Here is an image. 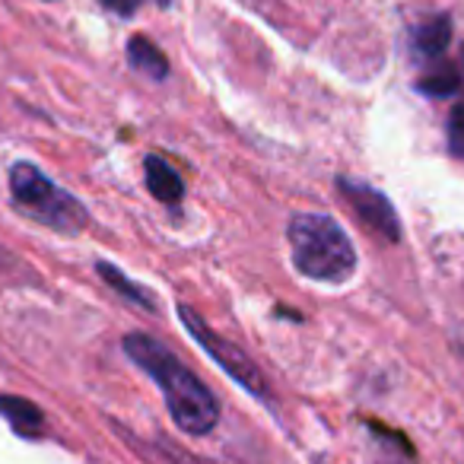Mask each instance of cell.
I'll list each match as a JSON object with an SVG mask.
<instances>
[{
  "label": "cell",
  "instance_id": "cell-6",
  "mask_svg": "<svg viewBox=\"0 0 464 464\" xmlns=\"http://www.w3.org/2000/svg\"><path fill=\"white\" fill-rule=\"evenodd\" d=\"M451 16L449 14H436L426 16L423 23L411 29V52H413V64L417 67H430L439 61H449V48H451Z\"/></svg>",
  "mask_w": 464,
  "mask_h": 464
},
{
  "label": "cell",
  "instance_id": "cell-1",
  "mask_svg": "<svg viewBox=\"0 0 464 464\" xmlns=\"http://www.w3.org/2000/svg\"><path fill=\"white\" fill-rule=\"evenodd\" d=\"M121 350L137 369L150 375L160 385L162 401L172 413L175 426L188 436H207L219 423V401L172 350L150 334H128L121 341Z\"/></svg>",
  "mask_w": 464,
  "mask_h": 464
},
{
  "label": "cell",
  "instance_id": "cell-4",
  "mask_svg": "<svg viewBox=\"0 0 464 464\" xmlns=\"http://www.w3.org/2000/svg\"><path fill=\"white\" fill-rule=\"evenodd\" d=\"M179 318H181V324L191 331L194 341H198L200 347H204L207 353L213 356V362H217V366L223 369L229 379H236L248 394H255V398H261V401L271 398V394H267L265 375H261V369L255 366L252 360H248L246 350H239L236 343L223 341V337H219L217 331L210 328V324L200 322V318L194 315V309H188V305H179Z\"/></svg>",
  "mask_w": 464,
  "mask_h": 464
},
{
  "label": "cell",
  "instance_id": "cell-8",
  "mask_svg": "<svg viewBox=\"0 0 464 464\" xmlns=\"http://www.w3.org/2000/svg\"><path fill=\"white\" fill-rule=\"evenodd\" d=\"M0 417L14 426L23 439H42L45 436V413L39 404L29 398H16V394H0Z\"/></svg>",
  "mask_w": 464,
  "mask_h": 464
},
{
  "label": "cell",
  "instance_id": "cell-10",
  "mask_svg": "<svg viewBox=\"0 0 464 464\" xmlns=\"http://www.w3.org/2000/svg\"><path fill=\"white\" fill-rule=\"evenodd\" d=\"M128 64L147 80H166L169 77L166 54H162L150 39H143V35H134V39L128 42Z\"/></svg>",
  "mask_w": 464,
  "mask_h": 464
},
{
  "label": "cell",
  "instance_id": "cell-5",
  "mask_svg": "<svg viewBox=\"0 0 464 464\" xmlns=\"http://www.w3.org/2000/svg\"><path fill=\"white\" fill-rule=\"evenodd\" d=\"M337 191L343 194V200H347L350 210L356 213V219H360L366 229H372V236H379V239H385V242H401L398 210H394V204L379 188H372L362 179L341 175V179H337Z\"/></svg>",
  "mask_w": 464,
  "mask_h": 464
},
{
  "label": "cell",
  "instance_id": "cell-9",
  "mask_svg": "<svg viewBox=\"0 0 464 464\" xmlns=\"http://www.w3.org/2000/svg\"><path fill=\"white\" fill-rule=\"evenodd\" d=\"M461 83H464V67L458 64L455 58L420 67V73H417V90L432 99H451L461 90Z\"/></svg>",
  "mask_w": 464,
  "mask_h": 464
},
{
  "label": "cell",
  "instance_id": "cell-13",
  "mask_svg": "<svg viewBox=\"0 0 464 464\" xmlns=\"http://www.w3.org/2000/svg\"><path fill=\"white\" fill-rule=\"evenodd\" d=\"M137 4H140V0H102V7L111 10V14H118V16L137 14Z\"/></svg>",
  "mask_w": 464,
  "mask_h": 464
},
{
  "label": "cell",
  "instance_id": "cell-7",
  "mask_svg": "<svg viewBox=\"0 0 464 464\" xmlns=\"http://www.w3.org/2000/svg\"><path fill=\"white\" fill-rule=\"evenodd\" d=\"M143 179H147V188L156 200H162L166 207H179L181 198H185V181L175 172V166L166 160V156L150 153L143 160Z\"/></svg>",
  "mask_w": 464,
  "mask_h": 464
},
{
  "label": "cell",
  "instance_id": "cell-2",
  "mask_svg": "<svg viewBox=\"0 0 464 464\" xmlns=\"http://www.w3.org/2000/svg\"><path fill=\"white\" fill-rule=\"evenodd\" d=\"M293 265L318 284H347L356 274V248L343 226L324 213H296L286 229Z\"/></svg>",
  "mask_w": 464,
  "mask_h": 464
},
{
  "label": "cell",
  "instance_id": "cell-3",
  "mask_svg": "<svg viewBox=\"0 0 464 464\" xmlns=\"http://www.w3.org/2000/svg\"><path fill=\"white\" fill-rule=\"evenodd\" d=\"M10 198L23 217L35 219L39 226L64 236H77L90 226L83 200L73 198L67 188L52 181L33 162H14L10 166Z\"/></svg>",
  "mask_w": 464,
  "mask_h": 464
},
{
  "label": "cell",
  "instance_id": "cell-11",
  "mask_svg": "<svg viewBox=\"0 0 464 464\" xmlns=\"http://www.w3.org/2000/svg\"><path fill=\"white\" fill-rule=\"evenodd\" d=\"M96 274H99V277H102L105 284H109L115 293H121V296L128 299V303H134V305H140V309L153 312L156 299L150 296V293L143 290L140 284H134V280H130V277H124V274L118 271L115 265H105V261H99V265H96Z\"/></svg>",
  "mask_w": 464,
  "mask_h": 464
},
{
  "label": "cell",
  "instance_id": "cell-12",
  "mask_svg": "<svg viewBox=\"0 0 464 464\" xmlns=\"http://www.w3.org/2000/svg\"><path fill=\"white\" fill-rule=\"evenodd\" d=\"M445 137H449V153L464 166V105H455V109L449 111Z\"/></svg>",
  "mask_w": 464,
  "mask_h": 464
}]
</instances>
